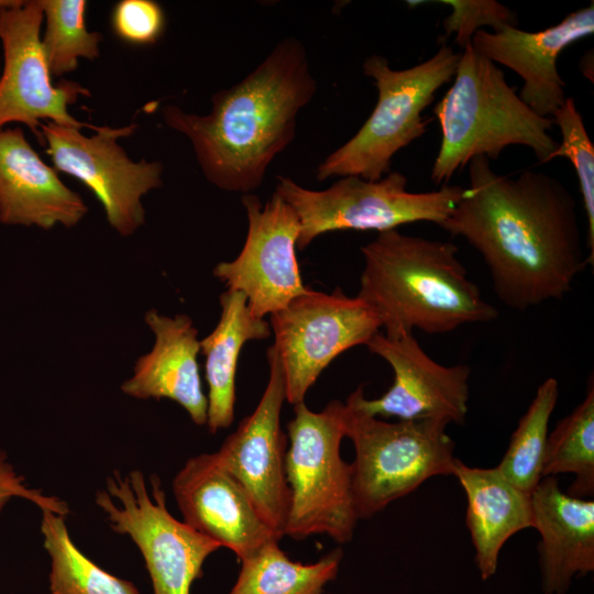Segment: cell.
<instances>
[{
  "label": "cell",
  "mask_w": 594,
  "mask_h": 594,
  "mask_svg": "<svg viewBox=\"0 0 594 594\" xmlns=\"http://www.w3.org/2000/svg\"><path fill=\"white\" fill-rule=\"evenodd\" d=\"M470 187L440 226L482 256L496 297L518 311L562 299L588 266L578 204L538 170L496 174L486 156L469 163Z\"/></svg>",
  "instance_id": "1"
},
{
  "label": "cell",
  "mask_w": 594,
  "mask_h": 594,
  "mask_svg": "<svg viewBox=\"0 0 594 594\" xmlns=\"http://www.w3.org/2000/svg\"><path fill=\"white\" fill-rule=\"evenodd\" d=\"M317 81L307 51L289 36L245 78L212 95L206 116L166 105L164 122L190 142L206 179L224 191L251 194L296 135L297 117Z\"/></svg>",
  "instance_id": "2"
},
{
  "label": "cell",
  "mask_w": 594,
  "mask_h": 594,
  "mask_svg": "<svg viewBox=\"0 0 594 594\" xmlns=\"http://www.w3.org/2000/svg\"><path fill=\"white\" fill-rule=\"evenodd\" d=\"M449 241L380 232L361 248L360 297L376 315L384 334L419 329L442 334L469 323L494 321L498 310L482 296Z\"/></svg>",
  "instance_id": "3"
},
{
  "label": "cell",
  "mask_w": 594,
  "mask_h": 594,
  "mask_svg": "<svg viewBox=\"0 0 594 594\" xmlns=\"http://www.w3.org/2000/svg\"><path fill=\"white\" fill-rule=\"evenodd\" d=\"M433 113L441 129L430 175L436 185H447L472 158L495 160L510 145L531 148L540 164L548 163L558 146L549 133L552 118L529 108L507 84L503 70L477 54L471 43L463 47L453 82Z\"/></svg>",
  "instance_id": "4"
},
{
  "label": "cell",
  "mask_w": 594,
  "mask_h": 594,
  "mask_svg": "<svg viewBox=\"0 0 594 594\" xmlns=\"http://www.w3.org/2000/svg\"><path fill=\"white\" fill-rule=\"evenodd\" d=\"M461 53L442 45L427 61L393 69L382 55L365 58L362 68L377 90L376 105L360 130L319 164L316 178L359 176L378 180L391 172L393 156L426 132L422 111L455 74Z\"/></svg>",
  "instance_id": "5"
},
{
  "label": "cell",
  "mask_w": 594,
  "mask_h": 594,
  "mask_svg": "<svg viewBox=\"0 0 594 594\" xmlns=\"http://www.w3.org/2000/svg\"><path fill=\"white\" fill-rule=\"evenodd\" d=\"M287 424L285 457L290 491L285 536L296 540L327 535L339 544L351 541L359 520L352 493V465L340 453L345 437V404L330 402L312 411L294 405Z\"/></svg>",
  "instance_id": "6"
},
{
  "label": "cell",
  "mask_w": 594,
  "mask_h": 594,
  "mask_svg": "<svg viewBox=\"0 0 594 594\" xmlns=\"http://www.w3.org/2000/svg\"><path fill=\"white\" fill-rule=\"evenodd\" d=\"M345 437L355 450L352 493L359 519H369L427 480L453 475L454 442L448 422L437 419L385 421L348 396Z\"/></svg>",
  "instance_id": "7"
},
{
  "label": "cell",
  "mask_w": 594,
  "mask_h": 594,
  "mask_svg": "<svg viewBox=\"0 0 594 594\" xmlns=\"http://www.w3.org/2000/svg\"><path fill=\"white\" fill-rule=\"evenodd\" d=\"M399 172L378 180L344 176L323 190L305 188L289 177L278 176L275 194L296 212L300 231L297 249H306L321 234L339 230H395L427 221H446L464 188L442 185L440 189L414 193Z\"/></svg>",
  "instance_id": "8"
},
{
  "label": "cell",
  "mask_w": 594,
  "mask_h": 594,
  "mask_svg": "<svg viewBox=\"0 0 594 594\" xmlns=\"http://www.w3.org/2000/svg\"><path fill=\"white\" fill-rule=\"evenodd\" d=\"M148 486L140 470L114 469L95 493V504L110 528L140 550L153 594H190L205 561L221 547L168 512L156 474L150 476Z\"/></svg>",
  "instance_id": "9"
},
{
  "label": "cell",
  "mask_w": 594,
  "mask_h": 594,
  "mask_svg": "<svg viewBox=\"0 0 594 594\" xmlns=\"http://www.w3.org/2000/svg\"><path fill=\"white\" fill-rule=\"evenodd\" d=\"M136 124L95 127L92 135L52 121L40 125L53 167L82 183L101 204L109 226L122 237L134 234L145 222L142 197L163 185V164L133 161L118 143L134 133Z\"/></svg>",
  "instance_id": "10"
},
{
  "label": "cell",
  "mask_w": 594,
  "mask_h": 594,
  "mask_svg": "<svg viewBox=\"0 0 594 594\" xmlns=\"http://www.w3.org/2000/svg\"><path fill=\"white\" fill-rule=\"evenodd\" d=\"M270 326L284 372L286 400L292 405L305 402L338 355L365 345L381 330L373 310L341 288L330 294L310 288L271 315Z\"/></svg>",
  "instance_id": "11"
},
{
  "label": "cell",
  "mask_w": 594,
  "mask_h": 594,
  "mask_svg": "<svg viewBox=\"0 0 594 594\" xmlns=\"http://www.w3.org/2000/svg\"><path fill=\"white\" fill-rule=\"evenodd\" d=\"M44 15L38 0L20 1L0 10L3 70L0 74V130L9 123L25 124L41 142L42 121L81 129L95 125L78 121L68 106L90 91L77 81L54 85L42 47Z\"/></svg>",
  "instance_id": "12"
},
{
  "label": "cell",
  "mask_w": 594,
  "mask_h": 594,
  "mask_svg": "<svg viewBox=\"0 0 594 594\" xmlns=\"http://www.w3.org/2000/svg\"><path fill=\"white\" fill-rule=\"evenodd\" d=\"M248 234L239 255L220 262L213 275L230 290L243 294L251 312L264 318L307 293L296 256L300 231L294 209L277 194L262 205L253 194L242 196Z\"/></svg>",
  "instance_id": "13"
},
{
  "label": "cell",
  "mask_w": 594,
  "mask_h": 594,
  "mask_svg": "<svg viewBox=\"0 0 594 594\" xmlns=\"http://www.w3.org/2000/svg\"><path fill=\"white\" fill-rule=\"evenodd\" d=\"M266 356L270 375L257 406L215 453L282 539L290 501L285 473L287 437L280 427L285 377L274 345L267 349Z\"/></svg>",
  "instance_id": "14"
},
{
  "label": "cell",
  "mask_w": 594,
  "mask_h": 594,
  "mask_svg": "<svg viewBox=\"0 0 594 594\" xmlns=\"http://www.w3.org/2000/svg\"><path fill=\"white\" fill-rule=\"evenodd\" d=\"M393 370L392 386L381 397L367 399L360 385L349 397L366 414L397 420L437 419L462 425L469 411L471 369L446 366L420 346L414 333L391 338L374 334L365 344Z\"/></svg>",
  "instance_id": "15"
},
{
  "label": "cell",
  "mask_w": 594,
  "mask_h": 594,
  "mask_svg": "<svg viewBox=\"0 0 594 594\" xmlns=\"http://www.w3.org/2000/svg\"><path fill=\"white\" fill-rule=\"evenodd\" d=\"M172 490L183 521L240 561L280 540L215 452L189 458L174 476Z\"/></svg>",
  "instance_id": "16"
},
{
  "label": "cell",
  "mask_w": 594,
  "mask_h": 594,
  "mask_svg": "<svg viewBox=\"0 0 594 594\" xmlns=\"http://www.w3.org/2000/svg\"><path fill=\"white\" fill-rule=\"evenodd\" d=\"M593 33L592 2L569 13L558 24L537 32L517 26L498 32L481 29L472 36L471 46L481 56L521 77L520 99L539 116L549 118L566 98L565 82L558 70L559 55Z\"/></svg>",
  "instance_id": "17"
},
{
  "label": "cell",
  "mask_w": 594,
  "mask_h": 594,
  "mask_svg": "<svg viewBox=\"0 0 594 594\" xmlns=\"http://www.w3.org/2000/svg\"><path fill=\"white\" fill-rule=\"evenodd\" d=\"M88 207L28 142L20 128L0 130V222L44 230L75 227Z\"/></svg>",
  "instance_id": "18"
},
{
  "label": "cell",
  "mask_w": 594,
  "mask_h": 594,
  "mask_svg": "<svg viewBox=\"0 0 594 594\" xmlns=\"http://www.w3.org/2000/svg\"><path fill=\"white\" fill-rule=\"evenodd\" d=\"M154 334L150 352L140 356L131 377L121 384L125 395L136 399L175 402L198 426L207 422L208 400L200 377L198 354L200 340L190 317H169L156 309L144 316Z\"/></svg>",
  "instance_id": "19"
},
{
  "label": "cell",
  "mask_w": 594,
  "mask_h": 594,
  "mask_svg": "<svg viewBox=\"0 0 594 594\" xmlns=\"http://www.w3.org/2000/svg\"><path fill=\"white\" fill-rule=\"evenodd\" d=\"M531 504L542 593L565 594L575 576L594 571V502L562 492L557 476H546Z\"/></svg>",
  "instance_id": "20"
},
{
  "label": "cell",
  "mask_w": 594,
  "mask_h": 594,
  "mask_svg": "<svg viewBox=\"0 0 594 594\" xmlns=\"http://www.w3.org/2000/svg\"><path fill=\"white\" fill-rule=\"evenodd\" d=\"M466 496L465 522L475 551L480 576L495 575L505 542L532 528L531 495L508 482L496 468H472L459 459L453 475Z\"/></svg>",
  "instance_id": "21"
},
{
  "label": "cell",
  "mask_w": 594,
  "mask_h": 594,
  "mask_svg": "<svg viewBox=\"0 0 594 594\" xmlns=\"http://www.w3.org/2000/svg\"><path fill=\"white\" fill-rule=\"evenodd\" d=\"M221 314L215 329L200 340L208 384L207 427L211 433L229 428L234 419L237 370L242 348L265 340L271 326L254 316L243 294L227 289L220 295Z\"/></svg>",
  "instance_id": "22"
},
{
  "label": "cell",
  "mask_w": 594,
  "mask_h": 594,
  "mask_svg": "<svg viewBox=\"0 0 594 594\" xmlns=\"http://www.w3.org/2000/svg\"><path fill=\"white\" fill-rule=\"evenodd\" d=\"M343 551L333 549L315 563L293 561L278 541L263 546L241 561L238 579L228 594H323L336 580Z\"/></svg>",
  "instance_id": "23"
},
{
  "label": "cell",
  "mask_w": 594,
  "mask_h": 594,
  "mask_svg": "<svg viewBox=\"0 0 594 594\" xmlns=\"http://www.w3.org/2000/svg\"><path fill=\"white\" fill-rule=\"evenodd\" d=\"M43 547L51 561L50 594H141L130 581L97 565L73 541L65 517L41 510Z\"/></svg>",
  "instance_id": "24"
},
{
  "label": "cell",
  "mask_w": 594,
  "mask_h": 594,
  "mask_svg": "<svg viewBox=\"0 0 594 594\" xmlns=\"http://www.w3.org/2000/svg\"><path fill=\"white\" fill-rule=\"evenodd\" d=\"M570 473L566 493L585 498L594 494V383L591 376L585 398L548 433L542 477Z\"/></svg>",
  "instance_id": "25"
},
{
  "label": "cell",
  "mask_w": 594,
  "mask_h": 594,
  "mask_svg": "<svg viewBox=\"0 0 594 594\" xmlns=\"http://www.w3.org/2000/svg\"><path fill=\"white\" fill-rule=\"evenodd\" d=\"M559 396L554 377L543 381L519 419L496 470L514 486L531 495L542 479L550 417Z\"/></svg>",
  "instance_id": "26"
},
{
  "label": "cell",
  "mask_w": 594,
  "mask_h": 594,
  "mask_svg": "<svg viewBox=\"0 0 594 594\" xmlns=\"http://www.w3.org/2000/svg\"><path fill=\"white\" fill-rule=\"evenodd\" d=\"M45 30L42 47L51 75L74 72L80 58L94 61L100 55L102 35L90 32L86 23L85 0H38Z\"/></svg>",
  "instance_id": "27"
},
{
  "label": "cell",
  "mask_w": 594,
  "mask_h": 594,
  "mask_svg": "<svg viewBox=\"0 0 594 594\" xmlns=\"http://www.w3.org/2000/svg\"><path fill=\"white\" fill-rule=\"evenodd\" d=\"M561 133V143L549 156L548 162L565 157L573 165L583 207L586 216V238L588 265L594 264V146L585 129L582 114L575 101L566 97L564 102L551 116Z\"/></svg>",
  "instance_id": "28"
},
{
  "label": "cell",
  "mask_w": 594,
  "mask_h": 594,
  "mask_svg": "<svg viewBox=\"0 0 594 594\" xmlns=\"http://www.w3.org/2000/svg\"><path fill=\"white\" fill-rule=\"evenodd\" d=\"M438 3L452 9L443 20L447 35L455 34V42L464 47L482 26H490L494 32L517 25V16L506 6L495 0H440Z\"/></svg>",
  "instance_id": "29"
},
{
  "label": "cell",
  "mask_w": 594,
  "mask_h": 594,
  "mask_svg": "<svg viewBox=\"0 0 594 594\" xmlns=\"http://www.w3.org/2000/svg\"><path fill=\"white\" fill-rule=\"evenodd\" d=\"M165 12L153 0H121L111 12V28L121 41L131 45H151L165 31Z\"/></svg>",
  "instance_id": "30"
},
{
  "label": "cell",
  "mask_w": 594,
  "mask_h": 594,
  "mask_svg": "<svg viewBox=\"0 0 594 594\" xmlns=\"http://www.w3.org/2000/svg\"><path fill=\"white\" fill-rule=\"evenodd\" d=\"M13 498H23L33 503L41 510L67 516L68 504L53 495H46L41 490L30 487L9 460L8 453L0 448V514Z\"/></svg>",
  "instance_id": "31"
},
{
  "label": "cell",
  "mask_w": 594,
  "mask_h": 594,
  "mask_svg": "<svg viewBox=\"0 0 594 594\" xmlns=\"http://www.w3.org/2000/svg\"><path fill=\"white\" fill-rule=\"evenodd\" d=\"M20 0H0V10L15 7Z\"/></svg>",
  "instance_id": "32"
},
{
  "label": "cell",
  "mask_w": 594,
  "mask_h": 594,
  "mask_svg": "<svg viewBox=\"0 0 594 594\" xmlns=\"http://www.w3.org/2000/svg\"><path fill=\"white\" fill-rule=\"evenodd\" d=\"M542 594H544V593H542Z\"/></svg>",
  "instance_id": "33"
}]
</instances>
